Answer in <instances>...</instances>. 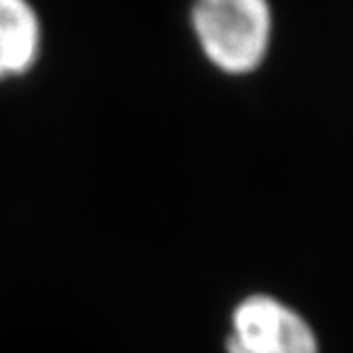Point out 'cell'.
Segmentation results:
<instances>
[{"mask_svg": "<svg viewBox=\"0 0 353 353\" xmlns=\"http://www.w3.org/2000/svg\"><path fill=\"white\" fill-rule=\"evenodd\" d=\"M190 26L203 56L225 74L254 72L272 39V11L266 0H200Z\"/></svg>", "mask_w": 353, "mask_h": 353, "instance_id": "obj_1", "label": "cell"}, {"mask_svg": "<svg viewBox=\"0 0 353 353\" xmlns=\"http://www.w3.org/2000/svg\"><path fill=\"white\" fill-rule=\"evenodd\" d=\"M223 345L225 353H319L309 319L281 298L264 292L236 302Z\"/></svg>", "mask_w": 353, "mask_h": 353, "instance_id": "obj_2", "label": "cell"}, {"mask_svg": "<svg viewBox=\"0 0 353 353\" xmlns=\"http://www.w3.org/2000/svg\"><path fill=\"white\" fill-rule=\"evenodd\" d=\"M43 19L26 0H0V83L21 79L39 64Z\"/></svg>", "mask_w": 353, "mask_h": 353, "instance_id": "obj_3", "label": "cell"}]
</instances>
